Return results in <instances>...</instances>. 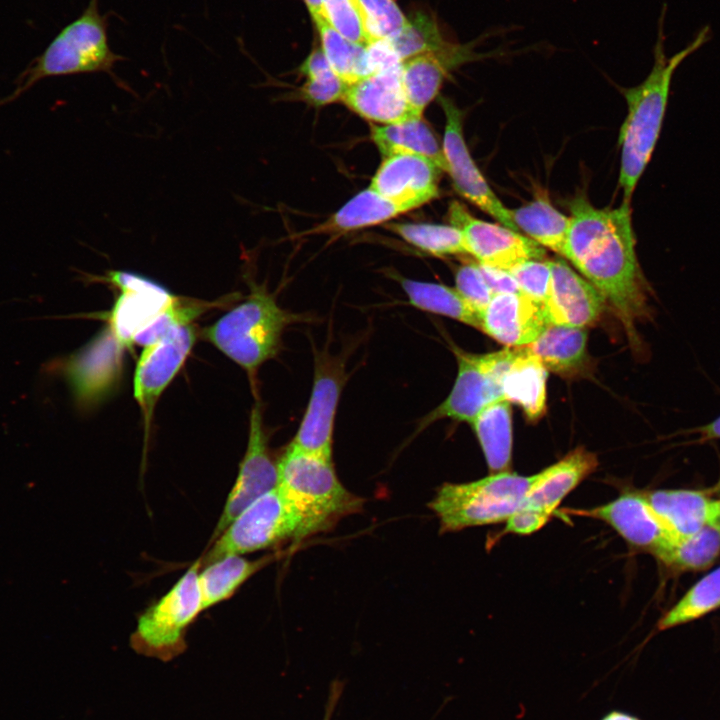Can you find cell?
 Wrapping results in <instances>:
<instances>
[{"label":"cell","instance_id":"30bf717a","mask_svg":"<svg viewBox=\"0 0 720 720\" xmlns=\"http://www.w3.org/2000/svg\"><path fill=\"white\" fill-rule=\"evenodd\" d=\"M597 466V456L578 447L557 463L532 475L520 506L506 522V532L529 535L541 529L563 499Z\"/></svg>","mask_w":720,"mask_h":720},{"label":"cell","instance_id":"7402d4cb","mask_svg":"<svg viewBox=\"0 0 720 720\" xmlns=\"http://www.w3.org/2000/svg\"><path fill=\"white\" fill-rule=\"evenodd\" d=\"M548 324L543 305L523 293L494 294L480 314V330L513 348L531 344Z\"/></svg>","mask_w":720,"mask_h":720},{"label":"cell","instance_id":"7dc6e473","mask_svg":"<svg viewBox=\"0 0 720 720\" xmlns=\"http://www.w3.org/2000/svg\"><path fill=\"white\" fill-rule=\"evenodd\" d=\"M329 716H330V710H329V713H327L326 718L324 720H329Z\"/></svg>","mask_w":720,"mask_h":720},{"label":"cell","instance_id":"d6a6232c","mask_svg":"<svg viewBox=\"0 0 720 720\" xmlns=\"http://www.w3.org/2000/svg\"><path fill=\"white\" fill-rule=\"evenodd\" d=\"M720 608V566L696 582L658 621L667 630L699 619Z\"/></svg>","mask_w":720,"mask_h":720},{"label":"cell","instance_id":"4316f807","mask_svg":"<svg viewBox=\"0 0 720 720\" xmlns=\"http://www.w3.org/2000/svg\"><path fill=\"white\" fill-rule=\"evenodd\" d=\"M490 474L510 471L512 416L510 402L498 400L485 407L471 422Z\"/></svg>","mask_w":720,"mask_h":720},{"label":"cell","instance_id":"277c9868","mask_svg":"<svg viewBox=\"0 0 720 720\" xmlns=\"http://www.w3.org/2000/svg\"><path fill=\"white\" fill-rule=\"evenodd\" d=\"M299 320L300 315L280 307L264 286L251 283L246 299L207 327L203 335L253 381L261 365L279 352L286 328Z\"/></svg>","mask_w":720,"mask_h":720},{"label":"cell","instance_id":"44dd1931","mask_svg":"<svg viewBox=\"0 0 720 720\" xmlns=\"http://www.w3.org/2000/svg\"><path fill=\"white\" fill-rule=\"evenodd\" d=\"M342 102L362 118L382 125L419 117L405 95L402 63L348 85Z\"/></svg>","mask_w":720,"mask_h":720},{"label":"cell","instance_id":"8fae6325","mask_svg":"<svg viewBox=\"0 0 720 720\" xmlns=\"http://www.w3.org/2000/svg\"><path fill=\"white\" fill-rule=\"evenodd\" d=\"M310 398L290 445L332 458L333 432L340 395L345 384L344 360L329 351L314 349Z\"/></svg>","mask_w":720,"mask_h":720},{"label":"cell","instance_id":"7c38bea8","mask_svg":"<svg viewBox=\"0 0 720 720\" xmlns=\"http://www.w3.org/2000/svg\"><path fill=\"white\" fill-rule=\"evenodd\" d=\"M448 219L463 235L466 253L479 264L509 271L527 260H543L545 250L537 242L507 227L473 217L459 202L449 205Z\"/></svg>","mask_w":720,"mask_h":720},{"label":"cell","instance_id":"ba28073f","mask_svg":"<svg viewBox=\"0 0 720 720\" xmlns=\"http://www.w3.org/2000/svg\"><path fill=\"white\" fill-rule=\"evenodd\" d=\"M309 536L304 517L276 486L249 504L214 540L201 561L264 550Z\"/></svg>","mask_w":720,"mask_h":720},{"label":"cell","instance_id":"4dcf8cb0","mask_svg":"<svg viewBox=\"0 0 720 720\" xmlns=\"http://www.w3.org/2000/svg\"><path fill=\"white\" fill-rule=\"evenodd\" d=\"M510 215L519 231L525 232L542 247L562 255L570 218L554 208L546 197H537L510 210Z\"/></svg>","mask_w":720,"mask_h":720},{"label":"cell","instance_id":"6da1fadb","mask_svg":"<svg viewBox=\"0 0 720 720\" xmlns=\"http://www.w3.org/2000/svg\"><path fill=\"white\" fill-rule=\"evenodd\" d=\"M570 212L562 256L600 293L624 327L631 348L641 353L637 325L653 312L651 288L637 260L630 202L598 209L580 196L570 203Z\"/></svg>","mask_w":720,"mask_h":720},{"label":"cell","instance_id":"d4e9b609","mask_svg":"<svg viewBox=\"0 0 720 720\" xmlns=\"http://www.w3.org/2000/svg\"><path fill=\"white\" fill-rule=\"evenodd\" d=\"M643 494L652 508L678 537L694 534L708 524L712 499L703 491L658 489Z\"/></svg>","mask_w":720,"mask_h":720},{"label":"cell","instance_id":"7bdbcfd3","mask_svg":"<svg viewBox=\"0 0 720 720\" xmlns=\"http://www.w3.org/2000/svg\"><path fill=\"white\" fill-rule=\"evenodd\" d=\"M689 433L696 434L699 442L720 440V415L705 425L689 430Z\"/></svg>","mask_w":720,"mask_h":720},{"label":"cell","instance_id":"4fadbf2b","mask_svg":"<svg viewBox=\"0 0 720 720\" xmlns=\"http://www.w3.org/2000/svg\"><path fill=\"white\" fill-rule=\"evenodd\" d=\"M277 460L272 457L261 404L256 401L249 418L248 443L235 483L213 533L214 541L254 500L277 486Z\"/></svg>","mask_w":720,"mask_h":720},{"label":"cell","instance_id":"5b68a950","mask_svg":"<svg viewBox=\"0 0 720 720\" xmlns=\"http://www.w3.org/2000/svg\"><path fill=\"white\" fill-rule=\"evenodd\" d=\"M277 468V487L304 517L309 536L327 530L363 506V499L339 480L332 458L288 444Z\"/></svg>","mask_w":720,"mask_h":720},{"label":"cell","instance_id":"d6986e66","mask_svg":"<svg viewBox=\"0 0 720 720\" xmlns=\"http://www.w3.org/2000/svg\"><path fill=\"white\" fill-rule=\"evenodd\" d=\"M440 172L442 170L426 157L395 154L383 159L370 188L413 210L438 196Z\"/></svg>","mask_w":720,"mask_h":720},{"label":"cell","instance_id":"8d00e7d4","mask_svg":"<svg viewBox=\"0 0 720 720\" xmlns=\"http://www.w3.org/2000/svg\"><path fill=\"white\" fill-rule=\"evenodd\" d=\"M388 41L402 62L419 54L438 50L448 42L443 38L435 19L423 12H417L408 18L402 30Z\"/></svg>","mask_w":720,"mask_h":720},{"label":"cell","instance_id":"e575fe53","mask_svg":"<svg viewBox=\"0 0 720 720\" xmlns=\"http://www.w3.org/2000/svg\"><path fill=\"white\" fill-rule=\"evenodd\" d=\"M299 71L305 81L298 92L305 102L324 106L342 101L348 85L332 70L320 47L309 53Z\"/></svg>","mask_w":720,"mask_h":720},{"label":"cell","instance_id":"2e32d148","mask_svg":"<svg viewBox=\"0 0 720 720\" xmlns=\"http://www.w3.org/2000/svg\"><path fill=\"white\" fill-rule=\"evenodd\" d=\"M440 102L446 117L442 147L455 190L502 226L519 232L510 210L494 194L470 156L463 137L461 111L448 98L441 97Z\"/></svg>","mask_w":720,"mask_h":720},{"label":"cell","instance_id":"60d3db41","mask_svg":"<svg viewBox=\"0 0 720 720\" xmlns=\"http://www.w3.org/2000/svg\"><path fill=\"white\" fill-rule=\"evenodd\" d=\"M455 289L478 312L479 316L494 295L485 281L478 263H465L457 269Z\"/></svg>","mask_w":720,"mask_h":720},{"label":"cell","instance_id":"f35d334b","mask_svg":"<svg viewBox=\"0 0 720 720\" xmlns=\"http://www.w3.org/2000/svg\"><path fill=\"white\" fill-rule=\"evenodd\" d=\"M374 39H389L406 25L408 18L395 0H358Z\"/></svg>","mask_w":720,"mask_h":720},{"label":"cell","instance_id":"ac0fdd59","mask_svg":"<svg viewBox=\"0 0 720 720\" xmlns=\"http://www.w3.org/2000/svg\"><path fill=\"white\" fill-rule=\"evenodd\" d=\"M550 267V282L543 301L548 323L580 328L594 324L605 303L600 293L564 260H551Z\"/></svg>","mask_w":720,"mask_h":720},{"label":"cell","instance_id":"5bb4252c","mask_svg":"<svg viewBox=\"0 0 720 720\" xmlns=\"http://www.w3.org/2000/svg\"><path fill=\"white\" fill-rule=\"evenodd\" d=\"M195 340V327L188 323L173 327L145 346L136 365L133 387L146 430L159 397L184 364Z\"/></svg>","mask_w":720,"mask_h":720},{"label":"cell","instance_id":"f546056e","mask_svg":"<svg viewBox=\"0 0 720 720\" xmlns=\"http://www.w3.org/2000/svg\"><path fill=\"white\" fill-rule=\"evenodd\" d=\"M407 211L410 210L404 205L381 196L369 187L355 195L313 231L343 234L386 222Z\"/></svg>","mask_w":720,"mask_h":720},{"label":"cell","instance_id":"603a6c76","mask_svg":"<svg viewBox=\"0 0 720 720\" xmlns=\"http://www.w3.org/2000/svg\"><path fill=\"white\" fill-rule=\"evenodd\" d=\"M547 376V368L527 346L512 348L500 376L503 398L519 405L535 422L545 413Z\"/></svg>","mask_w":720,"mask_h":720},{"label":"cell","instance_id":"7a4b0ae2","mask_svg":"<svg viewBox=\"0 0 720 720\" xmlns=\"http://www.w3.org/2000/svg\"><path fill=\"white\" fill-rule=\"evenodd\" d=\"M666 12L667 5L664 3L658 18L657 38L653 47L654 62L650 73L639 85L623 90L628 113L619 134V184L627 202H630L657 143L676 69L712 38L710 27L705 25L686 47L667 57L664 31Z\"/></svg>","mask_w":720,"mask_h":720},{"label":"cell","instance_id":"ee69618b","mask_svg":"<svg viewBox=\"0 0 720 720\" xmlns=\"http://www.w3.org/2000/svg\"><path fill=\"white\" fill-rule=\"evenodd\" d=\"M708 524L720 531V498L710 502Z\"/></svg>","mask_w":720,"mask_h":720},{"label":"cell","instance_id":"d590c367","mask_svg":"<svg viewBox=\"0 0 720 720\" xmlns=\"http://www.w3.org/2000/svg\"><path fill=\"white\" fill-rule=\"evenodd\" d=\"M385 227L407 243L433 256L466 253L463 235L452 225L390 223Z\"/></svg>","mask_w":720,"mask_h":720},{"label":"cell","instance_id":"9a60e30c","mask_svg":"<svg viewBox=\"0 0 720 720\" xmlns=\"http://www.w3.org/2000/svg\"><path fill=\"white\" fill-rule=\"evenodd\" d=\"M574 514L605 522L626 542L660 561L680 538L640 492H626L607 504L575 510Z\"/></svg>","mask_w":720,"mask_h":720},{"label":"cell","instance_id":"f6af8a7d","mask_svg":"<svg viewBox=\"0 0 720 720\" xmlns=\"http://www.w3.org/2000/svg\"><path fill=\"white\" fill-rule=\"evenodd\" d=\"M600 720H641L640 718L627 712L612 710L603 716Z\"/></svg>","mask_w":720,"mask_h":720},{"label":"cell","instance_id":"74e56055","mask_svg":"<svg viewBox=\"0 0 720 720\" xmlns=\"http://www.w3.org/2000/svg\"><path fill=\"white\" fill-rule=\"evenodd\" d=\"M320 16L353 43L367 45L373 41L358 0H321Z\"/></svg>","mask_w":720,"mask_h":720},{"label":"cell","instance_id":"ab89813d","mask_svg":"<svg viewBox=\"0 0 720 720\" xmlns=\"http://www.w3.org/2000/svg\"><path fill=\"white\" fill-rule=\"evenodd\" d=\"M508 272L524 295L543 305L551 276L550 261L527 260Z\"/></svg>","mask_w":720,"mask_h":720},{"label":"cell","instance_id":"cb8c5ba5","mask_svg":"<svg viewBox=\"0 0 720 720\" xmlns=\"http://www.w3.org/2000/svg\"><path fill=\"white\" fill-rule=\"evenodd\" d=\"M371 138L384 158L395 154L420 155L447 172L442 144L423 116L393 124L372 125Z\"/></svg>","mask_w":720,"mask_h":720},{"label":"cell","instance_id":"ffe728a7","mask_svg":"<svg viewBox=\"0 0 720 720\" xmlns=\"http://www.w3.org/2000/svg\"><path fill=\"white\" fill-rule=\"evenodd\" d=\"M107 281L121 290L111 323L115 334L125 344L133 343L135 336L174 298L157 283L128 271H110Z\"/></svg>","mask_w":720,"mask_h":720},{"label":"cell","instance_id":"b9f144b4","mask_svg":"<svg viewBox=\"0 0 720 720\" xmlns=\"http://www.w3.org/2000/svg\"><path fill=\"white\" fill-rule=\"evenodd\" d=\"M478 265L493 294L522 293L518 283L508 271L485 266L479 263Z\"/></svg>","mask_w":720,"mask_h":720},{"label":"cell","instance_id":"52a82bcc","mask_svg":"<svg viewBox=\"0 0 720 720\" xmlns=\"http://www.w3.org/2000/svg\"><path fill=\"white\" fill-rule=\"evenodd\" d=\"M201 560L138 618L130 645L138 654L167 662L181 655L188 627L203 610L199 587Z\"/></svg>","mask_w":720,"mask_h":720},{"label":"cell","instance_id":"3957f363","mask_svg":"<svg viewBox=\"0 0 720 720\" xmlns=\"http://www.w3.org/2000/svg\"><path fill=\"white\" fill-rule=\"evenodd\" d=\"M108 15L99 11V0H89L83 12L62 28L41 54L21 71L10 94L0 100L9 104L49 77L100 73L118 81L114 66L126 60L115 53L108 42Z\"/></svg>","mask_w":720,"mask_h":720},{"label":"cell","instance_id":"1f68e13d","mask_svg":"<svg viewBox=\"0 0 720 720\" xmlns=\"http://www.w3.org/2000/svg\"><path fill=\"white\" fill-rule=\"evenodd\" d=\"M320 38V48L335 74L350 85L371 73L366 45L356 44L318 16L313 19Z\"/></svg>","mask_w":720,"mask_h":720},{"label":"cell","instance_id":"484cf974","mask_svg":"<svg viewBox=\"0 0 720 720\" xmlns=\"http://www.w3.org/2000/svg\"><path fill=\"white\" fill-rule=\"evenodd\" d=\"M527 347L547 370L573 375L582 370L586 362L587 331L580 327L548 324Z\"/></svg>","mask_w":720,"mask_h":720},{"label":"cell","instance_id":"8992f818","mask_svg":"<svg viewBox=\"0 0 720 720\" xmlns=\"http://www.w3.org/2000/svg\"><path fill=\"white\" fill-rule=\"evenodd\" d=\"M532 480L511 471L467 483H444L429 507L441 532L507 522L520 506Z\"/></svg>","mask_w":720,"mask_h":720},{"label":"cell","instance_id":"bcb514c9","mask_svg":"<svg viewBox=\"0 0 720 720\" xmlns=\"http://www.w3.org/2000/svg\"><path fill=\"white\" fill-rule=\"evenodd\" d=\"M304 3L312 20L320 16L321 0H304Z\"/></svg>","mask_w":720,"mask_h":720},{"label":"cell","instance_id":"f1b7e54d","mask_svg":"<svg viewBox=\"0 0 720 720\" xmlns=\"http://www.w3.org/2000/svg\"><path fill=\"white\" fill-rule=\"evenodd\" d=\"M272 556L250 560L239 554L221 557L199 571L203 610L232 597L252 575L267 565Z\"/></svg>","mask_w":720,"mask_h":720},{"label":"cell","instance_id":"83f0119b","mask_svg":"<svg viewBox=\"0 0 720 720\" xmlns=\"http://www.w3.org/2000/svg\"><path fill=\"white\" fill-rule=\"evenodd\" d=\"M390 277L401 285L409 305L480 329L478 312L456 289L440 283L409 279L396 272H390Z\"/></svg>","mask_w":720,"mask_h":720},{"label":"cell","instance_id":"e0dca14e","mask_svg":"<svg viewBox=\"0 0 720 720\" xmlns=\"http://www.w3.org/2000/svg\"><path fill=\"white\" fill-rule=\"evenodd\" d=\"M479 39L466 44L447 42L438 50L419 54L402 62V83L408 103L416 116L438 95L448 73L468 62L495 55L475 51Z\"/></svg>","mask_w":720,"mask_h":720},{"label":"cell","instance_id":"9c48e42d","mask_svg":"<svg viewBox=\"0 0 720 720\" xmlns=\"http://www.w3.org/2000/svg\"><path fill=\"white\" fill-rule=\"evenodd\" d=\"M448 344L458 365L454 385L445 400L420 420L417 432L442 419L471 424L485 407L504 399L500 376L512 347L474 354L464 351L451 341Z\"/></svg>","mask_w":720,"mask_h":720},{"label":"cell","instance_id":"836d02e7","mask_svg":"<svg viewBox=\"0 0 720 720\" xmlns=\"http://www.w3.org/2000/svg\"><path fill=\"white\" fill-rule=\"evenodd\" d=\"M719 555L720 531L707 524L694 534L678 538L661 562L678 571H701Z\"/></svg>","mask_w":720,"mask_h":720}]
</instances>
